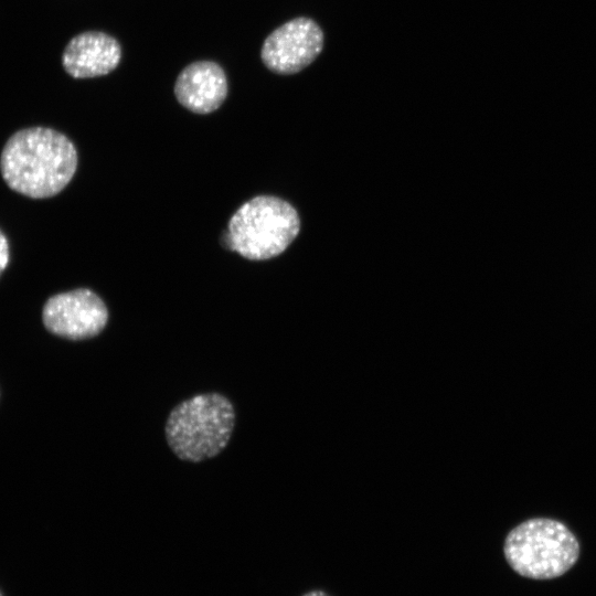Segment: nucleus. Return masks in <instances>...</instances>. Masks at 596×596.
<instances>
[{
  "label": "nucleus",
  "mask_w": 596,
  "mask_h": 596,
  "mask_svg": "<svg viewBox=\"0 0 596 596\" xmlns=\"http://www.w3.org/2000/svg\"><path fill=\"white\" fill-rule=\"evenodd\" d=\"M77 167V152L63 134L45 127H31L14 132L0 156V171L15 192L32 199L60 193L72 180Z\"/></svg>",
  "instance_id": "nucleus-1"
},
{
  "label": "nucleus",
  "mask_w": 596,
  "mask_h": 596,
  "mask_svg": "<svg viewBox=\"0 0 596 596\" xmlns=\"http://www.w3.org/2000/svg\"><path fill=\"white\" fill-rule=\"evenodd\" d=\"M234 426L231 401L220 393H204L181 402L170 412L166 438L178 458L200 462L227 446Z\"/></svg>",
  "instance_id": "nucleus-2"
},
{
  "label": "nucleus",
  "mask_w": 596,
  "mask_h": 596,
  "mask_svg": "<svg viewBox=\"0 0 596 596\" xmlns=\"http://www.w3.org/2000/svg\"><path fill=\"white\" fill-rule=\"evenodd\" d=\"M300 220L286 201L259 195L245 202L233 214L224 246L252 260H264L281 254L296 238Z\"/></svg>",
  "instance_id": "nucleus-3"
},
{
  "label": "nucleus",
  "mask_w": 596,
  "mask_h": 596,
  "mask_svg": "<svg viewBox=\"0 0 596 596\" xmlns=\"http://www.w3.org/2000/svg\"><path fill=\"white\" fill-rule=\"evenodd\" d=\"M503 550L508 563L520 575L549 579L561 576L574 565L579 544L562 522L535 518L511 530Z\"/></svg>",
  "instance_id": "nucleus-4"
},
{
  "label": "nucleus",
  "mask_w": 596,
  "mask_h": 596,
  "mask_svg": "<svg viewBox=\"0 0 596 596\" xmlns=\"http://www.w3.org/2000/svg\"><path fill=\"white\" fill-rule=\"evenodd\" d=\"M42 320L53 334L68 340H86L99 334L107 324L105 302L91 289L78 288L50 297Z\"/></svg>",
  "instance_id": "nucleus-5"
},
{
  "label": "nucleus",
  "mask_w": 596,
  "mask_h": 596,
  "mask_svg": "<svg viewBox=\"0 0 596 596\" xmlns=\"http://www.w3.org/2000/svg\"><path fill=\"white\" fill-rule=\"evenodd\" d=\"M323 34L308 18L290 20L274 30L264 41L260 56L265 66L277 74H294L319 55Z\"/></svg>",
  "instance_id": "nucleus-6"
},
{
  "label": "nucleus",
  "mask_w": 596,
  "mask_h": 596,
  "mask_svg": "<svg viewBox=\"0 0 596 596\" xmlns=\"http://www.w3.org/2000/svg\"><path fill=\"white\" fill-rule=\"evenodd\" d=\"M120 58L121 47L114 36L88 31L70 40L62 54V64L72 77L91 78L109 74Z\"/></svg>",
  "instance_id": "nucleus-7"
},
{
  "label": "nucleus",
  "mask_w": 596,
  "mask_h": 596,
  "mask_svg": "<svg viewBox=\"0 0 596 596\" xmlns=\"http://www.w3.org/2000/svg\"><path fill=\"white\" fill-rule=\"evenodd\" d=\"M178 102L195 114L216 110L227 95L224 70L213 61H196L185 66L174 83Z\"/></svg>",
  "instance_id": "nucleus-8"
},
{
  "label": "nucleus",
  "mask_w": 596,
  "mask_h": 596,
  "mask_svg": "<svg viewBox=\"0 0 596 596\" xmlns=\"http://www.w3.org/2000/svg\"><path fill=\"white\" fill-rule=\"evenodd\" d=\"M9 258V243L4 234L0 231V275L6 269Z\"/></svg>",
  "instance_id": "nucleus-9"
},
{
  "label": "nucleus",
  "mask_w": 596,
  "mask_h": 596,
  "mask_svg": "<svg viewBox=\"0 0 596 596\" xmlns=\"http://www.w3.org/2000/svg\"><path fill=\"white\" fill-rule=\"evenodd\" d=\"M304 596H328V595L321 590H312L305 594Z\"/></svg>",
  "instance_id": "nucleus-10"
},
{
  "label": "nucleus",
  "mask_w": 596,
  "mask_h": 596,
  "mask_svg": "<svg viewBox=\"0 0 596 596\" xmlns=\"http://www.w3.org/2000/svg\"><path fill=\"white\" fill-rule=\"evenodd\" d=\"M0 596H2V595L0 594Z\"/></svg>",
  "instance_id": "nucleus-11"
}]
</instances>
